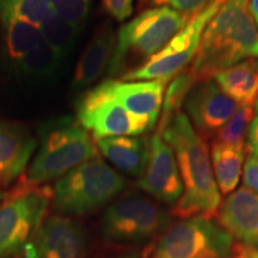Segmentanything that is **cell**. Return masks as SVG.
Segmentation results:
<instances>
[{
	"label": "cell",
	"mask_w": 258,
	"mask_h": 258,
	"mask_svg": "<svg viewBox=\"0 0 258 258\" xmlns=\"http://www.w3.org/2000/svg\"><path fill=\"white\" fill-rule=\"evenodd\" d=\"M4 198H5V194H4V191H3L2 189H0V202H2L3 200H4Z\"/></svg>",
	"instance_id": "36"
},
{
	"label": "cell",
	"mask_w": 258,
	"mask_h": 258,
	"mask_svg": "<svg viewBox=\"0 0 258 258\" xmlns=\"http://www.w3.org/2000/svg\"><path fill=\"white\" fill-rule=\"evenodd\" d=\"M191 18L173 9L159 6L145 10L122 25L116 35L115 50L108 66L109 76L121 78L143 66Z\"/></svg>",
	"instance_id": "3"
},
{
	"label": "cell",
	"mask_w": 258,
	"mask_h": 258,
	"mask_svg": "<svg viewBox=\"0 0 258 258\" xmlns=\"http://www.w3.org/2000/svg\"><path fill=\"white\" fill-rule=\"evenodd\" d=\"M90 2L91 0H57L54 9L61 17L76 25L80 30L88 17Z\"/></svg>",
	"instance_id": "27"
},
{
	"label": "cell",
	"mask_w": 258,
	"mask_h": 258,
	"mask_svg": "<svg viewBox=\"0 0 258 258\" xmlns=\"http://www.w3.org/2000/svg\"><path fill=\"white\" fill-rule=\"evenodd\" d=\"M249 8H250L251 15H252L254 23H256V25L258 27V0H250Z\"/></svg>",
	"instance_id": "33"
},
{
	"label": "cell",
	"mask_w": 258,
	"mask_h": 258,
	"mask_svg": "<svg viewBox=\"0 0 258 258\" xmlns=\"http://www.w3.org/2000/svg\"><path fill=\"white\" fill-rule=\"evenodd\" d=\"M238 243L218 221L192 217L167 227L151 258H233Z\"/></svg>",
	"instance_id": "6"
},
{
	"label": "cell",
	"mask_w": 258,
	"mask_h": 258,
	"mask_svg": "<svg viewBox=\"0 0 258 258\" xmlns=\"http://www.w3.org/2000/svg\"><path fill=\"white\" fill-rule=\"evenodd\" d=\"M243 183L245 188L258 194V156H246L243 167Z\"/></svg>",
	"instance_id": "30"
},
{
	"label": "cell",
	"mask_w": 258,
	"mask_h": 258,
	"mask_svg": "<svg viewBox=\"0 0 258 258\" xmlns=\"http://www.w3.org/2000/svg\"><path fill=\"white\" fill-rule=\"evenodd\" d=\"M233 258H258V250L253 247L238 244Z\"/></svg>",
	"instance_id": "32"
},
{
	"label": "cell",
	"mask_w": 258,
	"mask_h": 258,
	"mask_svg": "<svg viewBox=\"0 0 258 258\" xmlns=\"http://www.w3.org/2000/svg\"><path fill=\"white\" fill-rule=\"evenodd\" d=\"M97 154L89 132L78 121L66 117L49 122L41 129L40 147L25 175L27 186L61 178Z\"/></svg>",
	"instance_id": "5"
},
{
	"label": "cell",
	"mask_w": 258,
	"mask_h": 258,
	"mask_svg": "<svg viewBox=\"0 0 258 258\" xmlns=\"http://www.w3.org/2000/svg\"><path fill=\"white\" fill-rule=\"evenodd\" d=\"M148 145L147 165L138 179V186L157 202L175 206L183 194V183L175 152L158 133L151 138Z\"/></svg>",
	"instance_id": "12"
},
{
	"label": "cell",
	"mask_w": 258,
	"mask_h": 258,
	"mask_svg": "<svg viewBox=\"0 0 258 258\" xmlns=\"http://www.w3.org/2000/svg\"><path fill=\"white\" fill-rule=\"evenodd\" d=\"M211 2L212 0H151V4L156 8L166 6L189 17H194Z\"/></svg>",
	"instance_id": "28"
},
{
	"label": "cell",
	"mask_w": 258,
	"mask_h": 258,
	"mask_svg": "<svg viewBox=\"0 0 258 258\" xmlns=\"http://www.w3.org/2000/svg\"><path fill=\"white\" fill-rule=\"evenodd\" d=\"M245 150H246V156L247 154L258 156V115L252 118L247 128Z\"/></svg>",
	"instance_id": "31"
},
{
	"label": "cell",
	"mask_w": 258,
	"mask_h": 258,
	"mask_svg": "<svg viewBox=\"0 0 258 258\" xmlns=\"http://www.w3.org/2000/svg\"><path fill=\"white\" fill-rule=\"evenodd\" d=\"M77 120L96 141L112 137H138L154 125L129 112L115 98L111 78L89 90L77 105Z\"/></svg>",
	"instance_id": "8"
},
{
	"label": "cell",
	"mask_w": 258,
	"mask_h": 258,
	"mask_svg": "<svg viewBox=\"0 0 258 258\" xmlns=\"http://www.w3.org/2000/svg\"><path fill=\"white\" fill-rule=\"evenodd\" d=\"M254 110H256V112H258V97L256 99V103H254Z\"/></svg>",
	"instance_id": "37"
},
{
	"label": "cell",
	"mask_w": 258,
	"mask_h": 258,
	"mask_svg": "<svg viewBox=\"0 0 258 258\" xmlns=\"http://www.w3.org/2000/svg\"><path fill=\"white\" fill-rule=\"evenodd\" d=\"M2 19L5 28L9 57L17 64L43 40L41 25L31 23L10 12H2Z\"/></svg>",
	"instance_id": "21"
},
{
	"label": "cell",
	"mask_w": 258,
	"mask_h": 258,
	"mask_svg": "<svg viewBox=\"0 0 258 258\" xmlns=\"http://www.w3.org/2000/svg\"><path fill=\"white\" fill-rule=\"evenodd\" d=\"M249 59H258V29L249 0H226L203 30L190 67L201 83Z\"/></svg>",
	"instance_id": "2"
},
{
	"label": "cell",
	"mask_w": 258,
	"mask_h": 258,
	"mask_svg": "<svg viewBox=\"0 0 258 258\" xmlns=\"http://www.w3.org/2000/svg\"><path fill=\"white\" fill-rule=\"evenodd\" d=\"M198 83L199 80L196 78L195 73L192 72L191 67H186V69L180 71L177 76L170 80V83L167 84L165 93H164L161 117L157 133H163V131L165 129L171 118L177 112L180 111V106L184 104L190 90Z\"/></svg>",
	"instance_id": "22"
},
{
	"label": "cell",
	"mask_w": 258,
	"mask_h": 258,
	"mask_svg": "<svg viewBox=\"0 0 258 258\" xmlns=\"http://www.w3.org/2000/svg\"><path fill=\"white\" fill-rule=\"evenodd\" d=\"M160 135L175 152L183 183V194L173 206L172 214L179 219L217 217L221 195L213 175L205 139L200 137L182 111L171 118Z\"/></svg>",
	"instance_id": "1"
},
{
	"label": "cell",
	"mask_w": 258,
	"mask_h": 258,
	"mask_svg": "<svg viewBox=\"0 0 258 258\" xmlns=\"http://www.w3.org/2000/svg\"><path fill=\"white\" fill-rule=\"evenodd\" d=\"M118 258H146V257H145V254L143 252H140V251H131V252L122 254V256H120Z\"/></svg>",
	"instance_id": "34"
},
{
	"label": "cell",
	"mask_w": 258,
	"mask_h": 258,
	"mask_svg": "<svg viewBox=\"0 0 258 258\" xmlns=\"http://www.w3.org/2000/svg\"><path fill=\"white\" fill-rule=\"evenodd\" d=\"M212 169L218 189L222 195H230L240 180L246 157L245 147L212 143Z\"/></svg>",
	"instance_id": "20"
},
{
	"label": "cell",
	"mask_w": 258,
	"mask_h": 258,
	"mask_svg": "<svg viewBox=\"0 0 258 258\" xmlns=\"http://www.w3.org/2000/svg\"><path fill=\"white\" fill-rule=\"evenodd\" d=\"M51 192L27 186L0 206V258L24 250L44 221Z\"/></svg>",
	"instance_id": "10"
},
{
	"label": "cell",
	"mask_w": 258,
	"mask_h": 258,
	"mask_svg": "<svg viewBox=\"0 0 258 258\" xmlns=\"http://www.w3.org/2000/svg\"><path fill=\"white\" fill-rule=\"evenodd\" d=\"M36 140L22 125L0 121V186L15 182L27 169Z\"/></svg>",
	"instance_id": "15"
},
{
	"label": "cell",
	"mask_w": 258,
	"mask_h": 258,
	"mask_svg": "<svg viewBox=\"0 0 258 258\" xmlns=\"http://www.w3.org/2000/svg\"><path fill=\"white\" fill-rule=\"evenodd\" d=\"M225 2L226 0H212L167 42L163 49L150 57L143 66L120 79L123 82L172 79L180 71L186 69L188 63L196 56L203 30Z\"/></svg>",
	"instance_id": "9"
},
{
	"label": "cell",
	"mask_w": 258,
	"mask_h": 258,
	"mask_svg": "<svg viewBox=\"0 0 258 258\" xmlns=\"http://www.w3.org/2000/svg\"><path fill=\"white\" fill-rule=\"evenodd\" d=\"M170 215L147 196L128 195L111 202L103 213L101 232L115 244H145L167 228Z\"/></svg>",
	"instance_id": "7"
},
{
	"label": "cell",
	"mask_w": 258,
	"mask_h": 258,
	"mask_svg": "<svg viewBox=\"0 0 258 258\" xmlns=\"http://www.w3.org/2000/svg\"><path fill=\"white\" fill-rule=\"evenodd\" d=\"M169 82V79L123 82L111 78V88L115 98L129 112L146 118L154 125L161 111L164 93Z\"/></svg>",
	"instance_id": "16"
},
{
	"label": "cell",
	"mask_w": 258,
	"mask_h": 258,
	"mask_svg": "<svg viewBox=\"0 0 258 258\" xmlns=\"http://www.w3.org/2000/svg\"><path fill=\"white\" fill-rule=\"evenodd\" d=\"M49 2H50L53 5H55V3L57 2V0H49Z\"/></svg>",
	"instance_id": "38"
},
{
	"label": "cell",
	"mask_w": 258,
	"mask_h": 258,
	"mask_svg": "<svg viewBox=\"0 0 258 258\" xmlns=\"http://www.w3.org/2000/svg\"><path fill=\"white\" fill-rule=\"evenodd\" d=\"M213 79L237 104L253 106L258 97V59L245 60L228 67Z\"/></svg>",
	"instance_id": "19"
},
{
	"label": "cell",
	"mask_w": 258,
	"mask_h": 258,
	"mask_svg": "<svg viewBox=\"0 0 258 258\" xmlns=\"http://www.w3.org/2000/svg\"><path fill=\"white\" fill-rule=\"evenodd\" d=\"M115 44L116 34L110 25L97 29L74 71L72 86L76 91L88 88L102 76L110 63Z\"/></svg>",
	"instance_id": "17"
},
{
	"label": "cell",
	"mask_w": 258,
	"mask_h": 258,
	"mask_svg": "<svg viewBox=\"0 0 258 258\" xmlns=\"http://www.w3.org/2000/svg\"><path fill=\"white\" fill-rule=\"evenodd\" d=\"M103 8L112 18L123 22L134 11V0H102Z\"/></svg>",
	"instance_id": "29"
},
{
	"label": "cell",
	"mask_w": 258,
	"mask_h": 258,
	"mask_svg": "<svg viewBox=\"0 0 258 258\" xmlns=\"http://www.w3.org/2000/svg\"><path fill=\"white\" fill-rule=\"evenodd\" d=\"M44 40L55 49L61 56L64 57L72 49L79 29L66 21L63 17L54 12L41 24Z\"/></svg>",
	"instance_id": "24"
},
{
	"label": "cell",
	"mask_w": 258,
	"mask_h": 258,
	"mask_svg": "<svg viewBox=\"0 0 258 258\" xmlns=\"http://www.w3.org/2000/svg\"><path fill=\"white\" fill-rule=\"evenodd\" d=\"M217 221L245 246L258 250V194L247 188L235 190L221 202Z\"/></svg>",
	"instance_id": "14"
},
{
	"label": "cell",
	"mask_w": 258,
	"mask_h": 258,
	"mask_svg": "<svg viewBox=\"0 0 258 258\" xmlns=\"http://www.w3.org/2000/svg\"><path fill=\"white\" fill-rule=\"evenodd\" d=\"M63 57L44 40L16 66L18 71L32 78H47L55 73Z\"/></svg>",
	"instance_id": "23"
},
{
	"label": "cell",
	"mask_w": 258,
	"mask_h": 258,
	"mask_svg": "<svg viewBox=\"0 0 258 258\" xmlns=\"http://www.w3.org/2000/svg\"><path fill=\"white\" fill-rule=\"evenodd\" d=\"M0 9L38 25L55 10L49 0H0Z\"/></svg>",
	"instance_id": "26"
},
{
	"label": "cell",
	"mask_w": 258,
	"mask_h": 258,
	"mask_svg": "<svg viewBox=\"0 0 258 258\" xmlns=\"http://www.w3.org/2000/svg\"><path fill=\"white\" fill-rule=\"evenodd\" d=\"M186 117L205 140L214 138L237 110V103L221 91L214 80L196 84L184 102Z\"/></svg>",
	"instance_id": "13"
},
{
	"label": "cell",
	"mask_w": 258,
	"mask_h": 258,
	"mask_svg": "<svg viewBox=\"0 0 258 258\" xmlns=\"http://www.w3.org/2000/svg\"><path fill=\"white\" fill-rule=\"evenodd\" d=\"M127 180L97 154L61 177L51 203L60 215H85L111 203Z\"/></svg>",
	"instance_id": "4"
},
{
	"label": "cell",
	"mask_w": 258,
	"mask_h": 258,
	"mask_svg": "<svg viewBox=\"0 0 258 258\" xmlns=\"http://www.w3.org/2000/svg\"><path fill=\"white\" fill-rule=\"evenodd\" d=\"M97 148L116 169L140 178L146 169L150 145L138 137H112L97 141Z\"/></svg>",
	"instance_id": "18"
},
{
	"label": "cell",
	"mask_w": 258,
	"mask_h": 258,
	"mask_svg": "<svg viewBox=\"0 0 258 258\" xmlns=\"http://www.w3.org/2000/svg\"><path fill=\"white\" fill-rule=\"evenodd\" d=\"M23 251L25 258H88V237L77 221L51 215L42 222Z\"/></svg>",
	"instance_id": "11"
},
{
	"label": "cell",
	"mask_w": 258,
	"mask_h": 258,
	"mask_svg": "<svg viewBox=\"0 0 258 258\" xmlns=\"http://www.w3.org/2000/svg\"><path fill=\"white\" fill-rule=\"evenodd\" d=\"M253 118L252 106H239L231 118L213 138L212 143L245 147L247 128Z\"/></svg>",
	"instance_id": "25"
},
{
	"label": "cell",
	"mask_w": 258,
	"mask_h": 258,
	"mask_svg": "<svg viewBox=\"0 0 258 258\" xmlns=\"http://www.w3.org/2000/svg\"><path fill=\"white\" fill-rule=\"evenodd\" d=\"M148 3H150V0H139V6H140V8H144V6H146Z\"/></svg>",
	"instance_id": "35"
}]
</instances>
